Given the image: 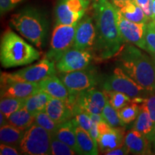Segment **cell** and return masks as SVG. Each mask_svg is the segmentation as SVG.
<instances>
[{
	"mask_svg": "<svg viewBox=\"0 0 155 155\" xmlns=\"http://www.w3.org/2000/svg\"><path fill=\"white\" fill-rule=\"evenodd\" d=\"M94 8L96 29L94 49L100 59H108L119 53L124 42L118 27L117 7L108 0H98Z\"/></svg>",
	"mask_w": 155,
	"mask_h": 155,
	"instance_id": "cell-1",
	"label": "cell"
},
{
	"mask_svg": "<svg viewBox=\"0 0 155 155\" xmlns=\"http://www.w3.org/2000/svg\"><path fill=\"white\" fill-rule=\"evenodd\" d=\"M116 56L119 68L151 94L155 92L153 58L130 43L124 45Z\"/></svg>",
	"mask_w": 155,
	"mask_h": 155,
	"instance_id": "cell-2",
	"label": "cell"
},
{
	"mask_svg": "<svg viewBox=\"0 0 155 155\" xmlns=\"http://www.w3.org/2000/svg\"><path fill=\"white\" fill-rule=\"evenodd\" d=\"M40 55L38 50L11 29H7L2 36L0 60L5 68L28 65L39 59Z\"/></svg>",
	"mask_w": 155,
	"mask_h": 155,
	"instance_id": "cell-3",
	"label": "cell"
},
{
	"mask_svg": "<svg viewBox=\"0 0 155 155\" xmlns=\"http://www.w3.org/2000/svg\"><path fill=\"white\" fill-rule=\"evenodd\" d=\"M10 24L37 48H42L47 36L48 22L41 12L33 7H26L11 17Z\"/></svg>",
	"mask_w": 155,
	"mask_h": 155,
	"instance_id": "cell-4",
	"label": "cell"
},
{
	"mask_svg": "<svg viewBox=\"0 0 155 155\" xmlns=\"http://www.w3.org/2000/svg\"><path fill=\"white\" fill-rule=\"evenodd\" d=\"M19 148L25 154H52L51 134L35 123L25 131Z\"/></svg>",
	"mask_w": 155,
	"mask_h": 155,
	"instance_id": "cell-5",
	"label": "cell"
},
{
	"mask_svg": "<svg viewBox=\"0 0 155 155\" xmlns=\"http://www.w3.org/2000/svg\"><path fill=\"white\" fill-rule=\"evenodd\" d=\"M102 88L104 91H115L124 93L132 99L147 98L151 94L119 67L114 69L111 75L104 78L102 82Z\"/></svg>",
	"mask_w": 155,
	"mask_h": 155,
	"instance_id": "cell-6",
	"label": "cell"
},
{
	"mask_svg": "<svg viewBox=\"0 0 155 155\" xmlns=\"http://www.w3.org/2000/svg\"><path fill=\"white\" fill-rule=\"evenodd\" d=\"M77 25L56 24L52 34L50 48L45 58L55 63L65 52L73 47Z\"/></svg>",
	"mask_w": 155,
	"mask_h": 155,
	"instance_id": "cell-7",
	"label": "cell"
},
{
	"mask_svg": "<svg viewBox=\"0 0 155 155\" xmlns=\"http://www.w3.org/2000/svg\"><path fill=\"white\" fill-rule=\"evenodd\" d=\"M59 78L71 95H77L94 88L98 83L97 73L88 67L79 71L60 73Z\"/></svg>",
	"mask_w": 155,
	"mask_h": 155,
	"instance_id": "cell-8",
	"label": "cell"
},
{
	"mask_svg": "<svg viewBox=\"0 0 155 155\" xmlns=\"http://www.w3.org/2000/svg\"><path fill=\"white\" fill-rule=\"evenodd\" d=\"M90 0H59L56 4V24L73 25L84 17Z\"/></svg>",
	"mask_w": 155,
	"mask_h": 155,
	"instance_id": "cell-9",
	"label": "cell"
},
{
	"mask_svg": "<svg viewBox=\"0 0 155 155\" xmlns=\"http://www.w3.org/2000/svg\"><path fill=\"white\" fill-rule=\"evenodd\" d=\"M118 27L122 38L128 42L144 50H147L146 30L147 23H137L126 19L117 8L116 12Z\"/></svg>",
	"mask_w": 155,
	"mask_h": 155,
	"instance_id": "cell-10",
	"label": "cell"
},
{
	"mask_svg": "<svg viewBox=\"0 0 155 155\" xmlns=\"http://www.w3.org/2000/svg\"><path fill=\"white\" fill-rule=\"evenodd\" d=\"M40 91L38 83L17 80L10 73H1V98H27Z\"/></svg>",
	"mask_w": 155,
	"mask_h": 155,
	"instance_id": "cell-11",
	"label": "cell"
},
{
	"mask_svg": "<svg viewBox=\"0 0 155 155\" xmlns=\"http://www.w3.org/2000/svg\"><path fill=\"white\" fill-rule=\"evenodd\" d=\"M93 55L89 50L72 48L63 54L55 63L56 70L59 73L79 71L88 67Z\"/></svg>",
	"mask_w": 155,
	"mask_h": 155,
	"instance_id": "cell-12",
	"label": "cell"
},
{
	"mask_svg": "<svg viewBox=\"0 0 155 155\" xmlns=\"http://www.w3.org/2000/svg\"><path fill=\"white\" fill-rule=\"evenodd\" d=\"M55 63L48 58H44L35 65L25 68L17 72L10 73L11 76L17 80L38 83L43 79L55 75Z\"/></svg>",
	"mask_w": 155,
	"mask_h": 155,
	"instance_id": "cell-13",
	"label": "cell"
},
{
	"mask_svg": "<svg viewBox=\"0 0 155 155\" xmlns=\"http://www.w3.org/2000/svg\"><path fill=\"white\" fill-rule=\"evenodd\" d=\"M98 145L103 154H105L124 144L125 130L121 127H112L105 121L98 124Z\"/></svg>",
	"mask_w": 155,
	"mask_h": 155,
	"instance_id": "cell-14",
	"label": "cell"
},
{
	"mask_svg": "<svg viewBox=\"0 0 155 155\" xmlns=\"http://www.w3.org/2000/svg\"><path fill=\"white\" fill-rule=\"evenodd\" d=\"M96 38V29L91 17L85 16L78 23L73 47L79 50L94 48Z\"/></svg>",
	"mask_w": 155,
	"mask_h": 155,
	"instance_id": "cell-15",
	"label": "cell"
},
{
	"mask_svg": "<svg viewBox=\"0 0 155 155\" xmlns=\"http://www.w3.org/2000/svg\"><path fill=\"white\" fill-rule=\"evenodd\" d=\"M75 104L85 111L92 114H101L107 100L105 93L95 89H88L75 95Z\"/></svg>",
	"mask_w": 155,
	"mask_h": 155,
	"instance_id": "cell-16",
	"label": "cell"
},
{
	"mask_svg": "<svg viewBox=\"0 0 155 155\" xmlns=\"http://www.w3.org/2000/svg\"><path fill=\"white\" fill-rule=\"evenodd\" d=\"M74 105L75 104H73L70 99L65 101L59 98H51L46 106L45 112L56 123L62 124L73 119L74 116Z\"/></svg>",
	"mask_w": 155,
	"mask_h": 155,
	"instance_id": "cell-17",
	"label": "cell"
},
{
	"mask_svg": "<svg viewBox=\"0 0 155 155\" xmlns=\"http://www.w3.org/2000/svg\"><path fill=\"white\" fill-rule=\"evenodd\" d=\"M124 143L131 154L137 155L152 154V147L150 139L144 134L131 130L125 135Z\"/></svg>",
	"mask_w": 155,
	"mask_h": 155,
	"instance_id": "cell-18",
	"label": "cell"
},
{
	"mask_svg": "<svg viewBox=\"0 0 155 155\" xmlns=\"http://www.w3.org/2000/svg\"><path fill=\"white\" fill-rule=\"evenodd\" d=\"M40 91L47 93L52 98L68 101L70 99L69 91L61 78L53 75L38 82Z\"/></svg>",
	"mask_w": 155,
	"mask_h": 155,
	"instance_id": "cell-19",
	"label": "cell"
},
{
	"mask_svg": "<svg viewBox=\"0 0 155 155\" xmlns=\"http://www.w3.org/2000/svg\"><path fill=\"white\" fill-rule=\"evenodd\" d=\"M78 124L74 118L64 123L60 124L57 130L53 135L64 143L67 144L73 150L76 152L77 154H80L78 147L77 144L76 136H75V127Z\"/></svg>",
	"mask_w": 155,
	"mask_h": 155,
	"instance_id": "cell-20",
	"label": "cell"
},
{
	"mask_svg": "<svg viewBox=\"0 0 155 155\" xmlns=\"http://www.w3.org/2000/svg\"><path fill=\"white\" fill-rule=\"evenodd\" d=\"M75 136L77 144L80 154L97 155L98 154V143L95 141L88 131H87L77 124L75 127Z\"/></svg>",
	"mask_w": 155,
	"mask_h": 155,
	"instance_id": "cell-21",
	"label": "cell"
},
{
	"mask_svg": "<svg viewBox=\"0 0 155 155\" xmlns=\"http://www.w3.org/2000/svg\"><path fill=\"white\" fill-rule=\"evenodd\" d=\"M154 124L151 119L150 112L144 103L142 102L139 106V114L135 120L132 129L144 134L150 139L154 131Z\"/></svg>",
	"mask_w": 155,
	"mask_h": 155,
	"instance_id": "cell-22",
	"label": "cell"
},
{
	"mask_svg": "<svg viewBox=\"0 0 155 155\" xmlns=\"http://www.w3.org/2000/svg\"><path fill=\"white\" fill-rule=\"evenodd\" d=\"M25 131L15 127L10 124L4 125L0 129L1 144H9L15 147H19L21 141L24 137Z\"/></svg>",
	"mask_w": 155,
	"mask_h": 155,
	"instance_id": "cell-23",
	"label": "cell"
},
{
	"mask_svg": "<svg viewBox=\"0 0 155 155\" xmlns=\"http://www.w3.org/2000/svg\"><path fill=\"white\" fill-rule=\"evenodd\" d=\"M52 97L47 93L38 91L35 94L25 98V108L34 115L45 111L48 103Z\"/></svg>",
	"mask_w": 155,
	"mask_h": 155,
	"instance_id": "cell-24",
	"label": "cell"
},
{
	"mask_svg": "<svg viewBox=\"0 0 155 155\" xmlns=\"http://www.w3.org/2000/svg\"><path fill=\"white\" fill-rule=\"evenodd\" d=\"M119 9V8H118ZM121 14L131 22L137 23H147L150 21L142 9L135 2V0L129 2L119 9Z\"/></svg>",
	"mask_w": 155,
	"mask_h": 155,
	"instance_id": "cell-25",
	"label": "cell"
},
{
	"mask_svg": "<svg viewBox=\"0 0 155 155\" xmlns=\"http://www.w3.org/2000/svg\"><path fill=\"white\" fill-rule=\"evenodd\" d=\"M8 121L9 124L14 127L26 131L35 123V115L30 113L26 108L23 107L11 114L8 118Z\"/></svg>",
	"mask_w": 155,
	"mask_h": 155,
	"instance_id": "cell-26",
	"label": "cell"
},
{
	"mask_svg": "<svg viewBox=\"0 0 155 155\" xmlns=\"http://www.w3.org/2000/svg\"><path fill=\"white\" fill-rule=\"evenodd\" d=\"M25 98L3 97L0 101V110L8 119L11 114L25 107Z\"/></svg>",
	"mask_w": 155,
	"mask_h": 155,
	"instance_id": "cell-27",
	"label": "cell"
},
{
	"mask_svg": "<svg viewBox=\"0 0 155 155\" xmlns=\"http://www.w3.org/2000/svg\"><path fill=\"white\" fill-rule=\"evenodd\" d=\"M101 116L104 121L112 127H124L125 125L120 119L119 111L111 106L108 98L105 106L102 111Z\"/></svg>",
	"mask_w": 155,
	"mask_h": 155,
	"instance_id": "cell-28",
	"label": "cell"
},
{
	"mask_svg": "<svg viewBox=\"0 0 155 155\" xmlns=\"http://www.w3.org/2000/svg\"><path fill=\"white\" fill-rule=\"evenodd\" d=\"M111 106L119 111L132 101V98L124 93L115 91H104Z\"/></svg>",
	"mask_w": 155,
	"mask_h": 155,
	"instance_id": "cell-29",
	"label": "cell"
},
{
	"mask_svg": "<svg viewBox=\"0 0 155 155\" xmlns=\"http://www.w3.org/2000/svg\"><path fill=\"white\" fill-rule=\"evenodd\" d=\"M118 111L121 121L124 124H129L137 119L139 112V105L138 103L132 101Z\"/></svg>",
	"mask_w": 155,
	"mask_h": 155,
	"instance_id": "cell-30",
	"label": "cell"
},
{
	"mask_svg": "<svg viewBox=\"0 0 155 155\" xmlns=\"http://www.w3.org/2000/svg\"><path fill=\"white\" fill-rule=\"evenodd\" d=\"M73 118L78 125L87 131H89L92 126V121L88 111H85L78 104H75L73 106Z\"/></svg>",
	"mask_w": 155,
	"mask_h": 155,
	"instance_id": "cell-31",
	"label": "cell"
},
{
	"mask_svg": "<svg viewBox=\"0 0 155 155\" xmlns=\"http://www.w3.org/2000/svg\"><path fill=\"white\" fill-rule=\"evenodd\" d=\"M35 124L46 129L50 134H53L57 130L60 124L56 123L48 116L45 111L40 112L35 115Z\"/></svg>",
	"mask_w": 155,
	"mask_h": 155,
	"instance_id": "cell-32",
	"label": "cell"
},
{
	"mask_svg": "<svg viewBox=\"0 0 155 155\" xmlns=\"http://www.w3.org/2000/svg\"><path fill=\"white\" fill-rule=\"evenodd\" d=\"M51 149L53 155H74L76 152L63 141L59 140L55 136L51 134Z\"/></svg>",
	"mask_w": 155,
	"mask_h": 155,
	"instance_id": "cell-33",
	"label": "cell"
},
{
	"mask_svg": "<svg viewBox=\"0 0 155 155\" xmlns=\"http://www.w3.org/2000/svg\"><path fill=\"white\" fill-rule=\"evenodd\" d=\"M146 44L147 52L155 60V20H150L147 23Z\"/></svg>",
	"mask_w": 155,
	"mask_h": 155,
	"instance_id": "cell-34",
	"label": "cell"
},
{
	"mask_svg": "<svg viewBox=\"0 0 155 155\" xmlns=\"http://www.w3.org/2000/svg\"><path fill=\"white\" fill-rule=\"evenodd\" d=\"M143 102L144 103L145 105L147 106V109H148L149 112H150L151 119H152L153 124H154V130L155 129V92L152 93V94H151L150 96H148L147 98H145Z\"/></svg>",
	"mask_w": 155,
	"mask_h": 155,
	"instance_id": "cell-35",
	"label": "cell"
},
{
	"mask_svg": "<svg viewBox=\"0 0 155 155\" xmlns=\"http://www.w3.org/2000/svg\"><path fill=\"white\" fill-rule=\"evenodd\" d=\"M24 0H0V12L1 15L11 11Z\"/></svg>",
	"mask_w": 155,
	"mask_h": 155,
	"instance_id": "cell-36",
	"label": "cell"
},
{
	"mask_svg": "<svg viewBox=\"0 0 155 155\" xmlns=\"http://www.w3.org/2000/svg\"><path fill=\"white\" fill-rule=\"evenodd\" d=\"M135 2L144 10L149 19L152 20L153 0H135Z\"/></svg>",
	"mask_w": 155,
	"mask_h": 155,
	"instance_id": "cell-37",
	"label": "cell"
},
{
	"mask_svg": "<svg viewBox=\"0 0 155 155\" xmlns=\"http://www.w3.org/2000/svg\"><path fill=\"white\" fill-rule=\"evenodd\" d=\"M19 154H22V153H19L15 147L5 144H1L0 145V154L1 155H18Z\"/></svg>",
	"mask_w": 155,
	"mask_h": 155,
	"instance_id": "cell-38",
	"label": "cell"
},
{
	"mask_svg": "<svg viewBox=\"0 0 155 155\" xmlns=\"http://www.w3.org/2000/svg\"><path fill=\"white\" fill-rule=\"evenodd\" d=\"M130 152L129 148L127 145L125 144V143L122 146L118 147V148L114 149V150H112L109 152H106L105 154L107 155H126L128 154Z\"/></svg>",
	"mask_w": 155,
	"mask_h": 155,
	"instance_id": "cell-39",
	"label": "cell"
},
{
	"mask_svg": "<svg viewBox=\"0 0 155 155\" xmlns=\"http://www.w3.org/2000/svg\"><path fill=\"white\" fill-rule=\"evenodd\" d=\"M97 124L92 123V126L91 127L90 130H89L88 133L90 134L91 137H92L93 139L96 141V143H98V127H97Z\"/></svg>",
	"mask_w": 155,
	"mask_h": 155,
	"instance_id": "cell-40",
	"label": "cell"
},
{
	"mask_svg": "<svg viewBox=\"0 0 155 155\" xmlns=\"http://www.w3.org/2000/svg\"><path fill=\"white\" fill-rule=\"evenodd\" d=\"M89 116H90L91 119L92 123H95V124H99L100 122H101L103 121H104V119H103L101 114H92V113H89L88 112Z\"/></svg>",
	"mask_w": 155,
	"mask_h": 155,
	"instance_id": "cell-41",
	"label": "cell"
},
{
	"mask_svg": "<svg viewBox=\"0 0 155 155\" xmlns=\"http://www.w3.org/2000/svg\"><path fill=\"white\" fill-rule=\"evenodd\" d=\"M130 1H132V0H111L112 3L119 9L121 8V7H124L126 4Z\"/></svg>",
	"mask_w": 155,
	"mask_h": 155,
	"instance_id": "cell-42",
	"label": "cell"
},
{
	"mask_svg": "<svg viewBox=\"0 0 155 155\" xmlns=\"http://www.w3.org/2000/svg\"><path fill=\"white\" fill-rule=\"evenodd\" d=\"M0 120H1V122H0V126L1 127H2L4 125H6L7 124H9V121H8V119H7V117H6V116L3 113L0 114Z\"/></svg>",
	"mask_w": 155,
	"mask_h": 155,
	"instance_id": "cell-43",
	"label": "cell"
},
{
	"mask_svg": "<svg viewBox=\"0 0 155 155\" xmlns=\"http://www.w3.org/2000/svg\"><path fill=\"white\" fill-rule=\"evenodd\" d=\"M152 20H155V0L152 2Z\"/></svg>",
	"mask_w": 155,
	"mask_h": 155,
	"instance_id": "cell-44",
	"label": "cell"
},
{
	"mask_svg": "<svg viewBox=\"0 0 155 155\" xmlns=\"http://www.w3.org/2000/svg\"><path fill=\"white\" fill-rule=\"evenodd\" d=\"M150 140L151 141H155V129L152 134V135H151V137H150Z\"/></svg>",
	"mask_w": 155,
	"mask_h": 155,
	"instance_id": "cell-45",
	"label": "cell"
},
{
	"mask_svg": "<svg viewBox=\"0 0 155 155\" xmlns=\"http://www.w3.org/2000/svg\"><path fill=\"white\" fill-rule=\"evenodd\" d=\"M98 0H93V2H94V3H95V2H98Z\"/></svg>",
	"mask_w": 155,
	"mask_h": 155,
	"instance_id": "cell-46",
	"label": "cell"
},
{
	"mask_svg": "<svg viewBox=\"0 0 155 155\" xmlns=\"http://www.w3.org/2000/svg\"><path fill=\"white\" fill-rule=\"evenodd\" d=\"M154 154H155V141H154Z\"/></svg>",
	"mask_w": 155,
	"mask_h": 155,
	"instance_id": "cell-47",
	"label": "cell"
},
{
	"mask_svg": "<svg viewBox=\"0 0 155 155\" xmlns=\"http://www.w3.org/2000/svg\"><path fill=\"white\" fill-rule=\"evenodd\" d=\"M153 60H154V63H155V60H154V59H153Z\"/></svg>",
	"mask_w": 155,
	"mask_h": 155,
	"instance_id": "cell-48",
	"label": "cell"
}]
</instances>
